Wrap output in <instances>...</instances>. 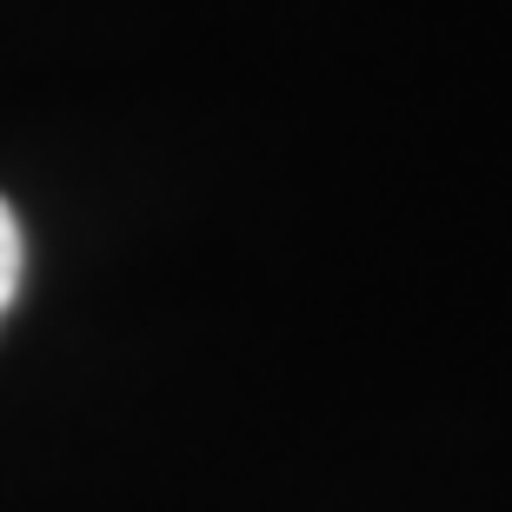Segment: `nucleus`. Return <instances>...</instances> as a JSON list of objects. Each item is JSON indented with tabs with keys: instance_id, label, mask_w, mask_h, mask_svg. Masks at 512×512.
I'll return each mask as SVG.
<instances>
[{
	"instance_id": "f257e3e1",
	"label": "nucleus",
	"mask_w": 512,
	"mask_h": 512,
	"mask_svg": "<svg viewBox=\"0 0 512 512\" xmlns=\"http://www.w3.org/2000/svg\"><path fill=\"white\" fill-rule=\"evenodd\" d=\"M14 286H20V227H14V207L0 200V313L14 300Z\"/></svg>"
}]
</instances>
